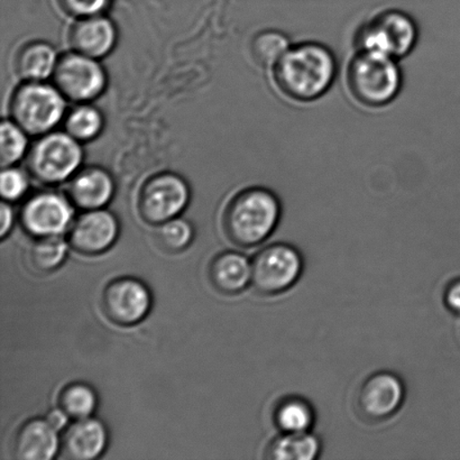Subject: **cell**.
<instances>
[{"label": "cell", "instance_id": "1", "mask_svg": "<svg viewBox=\"0 0 460 460\" xmlns=\"http://www.w3.org/2000/svg\"><path fill=\"white\" fill-rule=\"evenodd\" d=\"M272 71L274 84L283 96L296 102H313L335 84L338 61L327 45L308 40L291 45Z\"/></svg>", "mask_w": 460, "mask_h": 460}, {"label": "cell", "instance_id": "2", "mask_svg": "<svg viewBox=\"0 0 460 460\" xmlns=\"http://www.w3.org/2000/svg\"><path fill=\"white\" fill-rule=\"evenodd\" d=\"M281 215V201L273 191L248 188L237 193L225 209L224 232L234 245L254 247L274 233Z\"/></svg>", "mask_w": 460, "mask_h": 460}, {"label": "cell", "instance_id": "3", "mask_svg": "<svg viewBox=\"0 0 460 460\" xmlns=\"http://www.w3.org/2000/svg\"><path fill=\"white\" fill-rule=\"evenodd\" d=\"M345 78L354 101L372 110L389 106L403 87L399 60L372 52L356 51L347 65Z\"/></svg>", "mask_w": 460, "mask_h": 460}, {"label": "cell", "instance_id": "4", "mask_svg": "<svg viewBox=\"0 0 460 460\" xmlns=\"http://www.w3.org/2000/svg\"><path fill=\"white\" fill-rule=\"evenodd\" d=\"M419 40L417 22L400 9H386L363 22L356 31V51L382 54L401 60L416 48Z\"/></svg>", "mask_w": 460, "mask_h": 460}, {"label": "cell", "instance_id": "5", "mask_svg": "<svg viewBox=\"0 0 460 460\" xmlns=\"http://www.w3.org/2000/svg\"><path fill=\"white\" fill-rule=\"evenodd\" d=\"M65 97L52 85L27 83L13 93L11 114L13 123L30 135H44L60 123Z\"/></svg>", "mask_w": 460, "mask_h": 460}, {"label": "cell", "instance_id": "6", "mask_svg": "<svg viewBox=\"0 0 460 460\" xmlns=\"http://www.w3.org/2000/svg\"><path fill=\"white\" fill-rule=\"evenodd\" d=\"M304 270L300 252L288 243H272L252 261V287L261 296H274L290 290Z\"/></svg>", "mask_w": 460, "mask_h": 460}, {"label": "cell", "instance_id": "7", "mask_svg": "<svg viewBox=\"0 0 460 460\" xmlns=\"http://www.w3.org/2000/svg\"><path fill=\"white\" fill-rule=\"evenodd\" d=\"M83 161L78 141L69 134L43 135L27 155L30 173L38 181L60 183L72 177Z\"/></svg>", "mask_w": 460, "mask_h": 460}, {"label": "cell", "instance_id": "8", "mask_svg": "<svg viewBox=\"0 0 460 460\" xmlns=\"http://www.w3.org/2000/svg\"><path fill=\"white\" fill-rule=\"evenodd\" d=\"M190 191L178 175L164 173L148 180L138 197V213L152 226L178 218L186 209Z\"/></svg>", "mask_w": 460, "mask_h": 460}, {"label": "cell", "instance_id": "9", "mask_svg": "<svg viewBox=\"0 0 460 460\" xmlns=\"http://www.w3.org/2000/svg\"><path fill=\"white\" fill-rule=\"evenodd\" d=\"M56 88L72 102L93 101L106 87V75L94 58L76 52L58 58L53 72Z\"/></svg>", "mask_w": 460, "mask_h": 460}, {"label": "cell", "instance_id": "10", "mask_svg": "<svg viewBox=\"0 0 460 460\" xmlns=\"http://www.w3.org/2000/svg\"><path fill=\"white\" fill-rule=\"evenodd\" d=\"M150 288L141 279L119 278L111 281L102 292L103 313L111 323L132 327L143 322L152 308Z\"/></svg>", "mask_w": 460, "mask_h": 460}, {"label": "cell", "instance_id": "11", "mask_svg": "<svg viewBox=\"0 0 460 460\" xmlns=\"http://www.w3.org/2000/svg\"><path fill=\"white\" fill-rule=\"evenodd\" d=\"M403 382L391 372H378L365 381L356 395L360 417L369 422H382L394 417L404 402Z\"/></svg>", "mask_w": 460, "mask_h": 460}, {"label": "cell", "instance_id": "12", "mask_svg": "<svg viewBox=\"0 0 460 460\" xmlns=\"http://www.w3.org/2000/svg\"><path fill=\"white\" fill-rule=\"evenodd\" d=\"M21 223L31 236H61L74 223V208L58 193H39L22 206Z\"/></svg>", "mask_w": 460, "mask_h": 460}, {"label": "cell", "instance_id": "13", "mask_svg": "<svg viewBox=\"0 0 460 460\" xmlns=\"http://www.w3.org/2000/svg\"><path fill=\"white\" fill-rule=\"evenodd\" d=\"M119 234V222L110 211L88 210L72 223L67 242L79 254L97 256L111 250Z\"/></svg>", "mask_w": 460, "mask_h": 460}, {"label": "cell", "instance_id": "14", "mask_svg": "<svg viewBox=\"0 0 460 460\" xmlns=\"http://www.w3.org/2000/svg\"><path fill=\"white\" fill-rule=\"evenodd\" d=\"M107 445L105 425L93 417L75 420L66 428L61 440L63 454L75 460L99 458L105 452Z\"/></svg>", "mask_w": 460, "mask_h": 460}, {"label": "cell", "instance_id": "15", "mask_svg": "<svg viewBox=\"0 0 460 460\" xmlns=\"http://www.w3.org/2000/svg\"><path fill=\"white\" fill-rule=\"evenodd\" d=\"M61 447L58 431L45 419H33L20 428L13 440V457L21 460H51Z\"/></svg>", "mask_w": 460, "mask_h": 460}, {"label": "cell", "instance_id": "16", "mask_svg": "<svg viewBox=\"0 0 460 460\" xmlns=\"http://www.w3.org/2000/svg\"><path fill=\"white\" fill-rule=\"evenodd\" d=\"M69 40L75 52L96 60L107 56L114 48L116 30L105 17H84L72 27Z\"/></svg>", "mask_w": 460, "mask_h": 460}, {"label": "cell", "instance_id": "17", "mask_svg": "<svg viewBox=\"0 0 460 460\" xmlns=\"http://www.w3.org/2000/svg\"><path fill=\"white\" fill-rule=\"evenodd\" d=\"M114 191L111 175L99 168L81 171L72 178L67 188L72 204L85 211L105 208Z\"/></svg>", "mask_w": 460, "mask_h": 460}, {"label": "cell", "instance_id": "18", "mask_svg": "<svg viewBox=\"0 0 460 460\" xmlns=\"http://www.w3.org/2000/svg\"><path fill=\"white\" fill-rule=\"evenodd\" d=\"M208 275L216 290L226 296L238 295L252 282V263L241 252H220L210 261Z\"/></svg>", "mask_w": 460, "mask_h": 460}, {"label": "cell", "instance_id": "19", "mask_svg": "<svg viewBox=\"0 0 460 460\" xmlns=\"http://www.w3.org/2000/svg\"><path fill=\"white\" fill-rule=\"evenodd\" d=\"M58 58L51 45L34 42L18 51L15 60L16 74L26 83H40L53 75Z\"/></svg>", "mask_w": 460, "mask_h": 460}, {"label": "cell", "instance_id": "20", "mask_svg": "<svg viewBox=\"0 0 460 460\" xmlns=\"http://www.w3.org/2000/svg\"><path fill=\"white\" fill-rule=\"evenodd\" d=\"M322 444L317 436L308 432L278 436L266 450V458L273 460H314L319 457Z\"/></svg>", "mask_w": 460, "mask_h": 460}, {"label": "cell", "instance_id": "21", "mask_svg": "<svg viewBox=\"0 0 460 460\" xmlns=\"http://www.w3.org/2000/svg\"><path fill=\"white\" fill-rule=\"evenodd\" d=\"M314 410L308 401L299 396L283 399L274 410V423L284 434L308 432L314 423Z\"/></svg>", "mask_w": 460, "mask_h": 460}, {"label": "cell", "instance_id": "22", "mask_svg": "<svg viewBox=\"0 0 460 460\" xmlns=\"http://www.w3.org/2000/svg\"><path fill=\"white\" fill-rule=\"evenodd\" d=\"M290 47V40L283 31L265 30L252 38L251 54L256 65L265 69H273Z\"/></svg>", "mask_w": 460, "mask_h": 460}, {"label": "cell", "instance_id": "23", "mask_svg": "<svg viewBox=\"0 0 460 460\" xmlns=\"http://www.w3.org/2000/svg\"><path fill=\"white\" fill-rule=\"evenodd\" d=\"M67 243L61 236L40 237L31 245L30 261L40 273H51L65 263Z\"/></svg>", "mask_w": 460, "mask_h": 460}, {"label": "cell", "instance_id": "24", "mask_svg": "<svg viewBox=\"0 0 460 460\" xmlns=\"http://www.w3.org/2000/svg\"><path fill=\"white\" fill-rule=\"evenodd\" d=\"M97 405L96 392L84 383H74L66 386L58 399V407L65 410L67 416L74 420L92 417Z\"/></svg>", "mask_w": 460, "mask_h": 460}, {"label": "cell", "instance_id": "25", "mask_svg": "<svg viewBox=\"0 0 460 460\" xmlns=\"http://www.w3.org/2000/svg\"><path fill=\"white\" fill-rule=\"evenodd\" d=\"M102 124V116L96 108L80 106L66 117V129L75 141L88 142L101 134Z\"/></svg>", "mask_w": 460, "mask_h": 460}, {"label": "cell", "instance_id": "26", "mask_svg": "<svg viewBox=\"0 0 460 460\" xmlns=\"http://www.w3.org/2000/svg\"><path fill=\"white\" fill-rule=\"evenodd\" d=\"M155 238L157 243L168 252H180L190 245L193 239V228L186 220L174 218L157 226Z\"/></svg>", "mask_w": 460, "mask_h": 460}, {"label": "cell", "instance_id": "27", "mask_svg": "<svg viewBox=\"0 0 460 460\" xmlns=\"http://www.w3.org/2000/svg\"><path fill=\"white\" fill-rule=\"evenodd\" d=\"M26 132L13 120H4L2 124V148L0 162L3 168L13 166L24 156L27 150Z\"/></svg>", "mask_w": 460, "mask_h": 460}, {"label": "cell", "instance_id": "28", "mask_svg": "<svg viewBox=\"0 0 460 460\" xmlns=\"http://www.w3.org/2000/svg\"><path fill=\"white\" fill-rule=\"evenodd\" d=\"M29 188L26 175L21 170L8 166L4 168L0 191L4 201H16L25 195Z\"/></svg>", "mask_w": 460, "mask_h": 460}, {"label": "cell", "instance_id": "29", "mask_svg": "<svg viewBox=\"0 0 460 460\" xmlns=\"http://www.w3.org/2000/svg\"><path fill=\"white\" fill-rule=\"evenodd\" d=\"M61 8L71 16H96L108 6L110 0H58Z\"/></svg>", "mask_w": 460, "mask_h": 460}, {"label": "cell", "instance_id": "30", "mask_svg": "<svg viewBox=\"0 0 460 460\" xmlns=\"http://www.w3.org/2000/svg\"><path fill=\"white\" fill-rule=\"evenodd\" d=\"M444 301L452 313L460 314V279L450 282L446 288Z\"/></svg>", "mask_w": 460, "mask_h": 460}, {"label": "cell", "instance_id": "31", "mask_svg": "<svg viewBox=\"0 0 460 460\" xmlns=\"http://www.w3.org/2000/svg\"><path fill=\"white\" fill-rule=\"evenodd\" d=\"M69 419L71 418L67 416L65 410L61 407L52 409L51 411L48 413V416L45 417V420L58 431L65 430L66 428L69 426Z\"/></svg>", "mask_w": 460, "mask_h": 460}, {"label": "cell", "instance_id": "32", "mask_svg": "<svg viewBox=\"0 0 460 460\" xmlns=\"http://www.w3.org/2000/svg\"><path fill=\"white\" fill-rule=\"evenodd\" d=\"M0 216H2V229H0V237L4 238L6 234L11 232L13 215V210L6 202H3L2 210H0Z\"/></svg>", "mask_w": 460, "mask_h": 460}]
</instances>
